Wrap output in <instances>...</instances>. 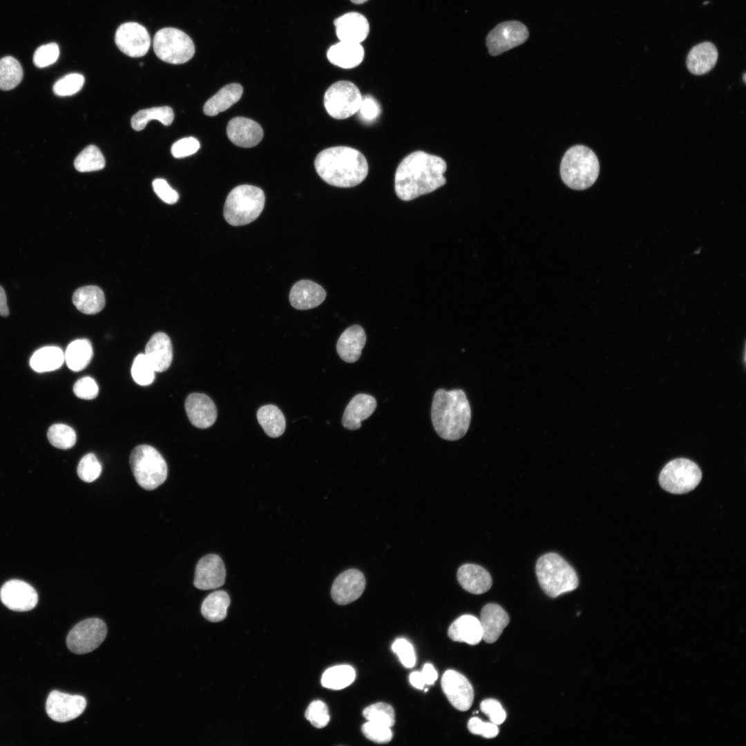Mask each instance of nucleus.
I'll list each match as a JSON object with an SVG mask.
<instances>
[{"label": "nucleus", "mask_w": 746, "mask_h": 746, "mask_svg": "<svg viewBox=\"0 0 746 746\" xmlns=\"http://www.w3.org/2000/svg\"><path fill=\"white\" fill-rule=\"evenodd\" d=\"M200 147L199 141L193 137L182 138L171 146V151L175 158L185 157L195 153Z\"/></svg>", "instance_id": "obj_50"}, {"label": "nucleus", "mask_w": 746, "mask_h": 746, "mask_svg": "<svg viewBox=\"0 0 746 746\" xmlns=\"http://www.w3.org/2000/svg\"><path fill=\"white\" fill-rule=\"evenodd\" d=\"M105 159L95 145L86 146L75 158V168L79 172L99 171L104 168Z\"/></svg>", "instance_id": "obj_40"}, {"label": "nucleus", "mask_w": 746, "mask_h": 746, "mask_svg": "<svg viewBox=\"0 0 746 746\" xmlns=\"http://www.w3.org/2000/svg\"><path fill=\"white\" fill-rule=\"evenodd\" d=\"M365 342L366 335L363 328L358 325H352L343 332L338 338L337 353L343 361L354 363L361 357Z\"/></svg>", "instance_id": "obj_25"}, {"label": "nucleus", "mask_w": 746, "mask_h": 746, "mask_svg": "<svg viewBox=\"0 0 746 746\" xmlns=\"http://www.w3.org/2000/svg\"><path fill=\"white\" fill-rule=\"evenodd\" d=\"M718 50L714 44L702 42L694 46L687 57V66L689 71L696 75L705 74L716 65L718 59Z\"/></svg>", "instance_id": "obj_28"}, {"label": "nucleus", "mask_w": 746, "mask_h": 746, "mask_svg": "<svg viewBox=\"0 0 746 746\" xmlns=\"http://www.w3.org/2000/svg\"><path fill=\"white\" fill-rule=\"evenodd\" d=\"M86 707V698L80 695H71L52 691L46 700V710L53 720L65 723L81 715Z\"/></svg>", "instance_id": "obj_14"}, {"label": "nucleus", "mask_w": 746, "mask_h": 746, "mask_svg": "<svg viewBox=\"0 0 746 746\" xmlns=\"http://www.w3.org/2000/svg\"><path fill=\"white\" fill-rule=\"evenodd\" d=\"M702 472L694 461L685 458L670 461L662 468L659 483L666 491L684 494L693 490L700 483Z\"/></svg>", "instance_id": "obj_9"}, {"label": "nucleus", "mask_w": 746, "mask_h": 746, "mask_svg": "<svg viewBox=\"0 0 746 746\" xmlns=\"http://www.w3.org/2000/svg\"><path fill=\"white\" fill-rule=\"evenodd\" d=\"M257 419L265 432L271 437L281 436L286 426L285 419L280 410L274 405H265L257 411Z\"/></svg>", "instance_id": "obj_35"}, {"label": "nucleus", "mask_w": 746, "mask_h": 746, "mask_svg": "<svg viewBox=\"0 0 746 746\" xmlns=\"http://www.w3.org/2000/svg\"><path fill=\"white\" fill-rule=\"evenodd\" d=\"M65 361L62 350L46 346L37 350L31 356L30 365L37 372L42 373L59 369Z\"/></svg>", "instance_id": "obj_34"}, {"label": "nucleus", "mask_w": 746, "mask_h": 746, "mask_svg": "<svg viewBox=\"0 0 746 746\" xmlns=\"http://www.w3.org/2000/svg\"><path fill=\"white\" fill-rule=\"evenodd\" d=\"M242 93V86L239 84L224 86L206 102L203 107L204 113L208 116H215L226 111L241 98Z\"/></svg>", "instance_id": "obj_31"}, {"label": "nucleus", "mask_w": 746, "mask_h": 746, "mask_svg": "<svg viewBox=\"0 0 746 746\" xmlns=\"http://www.w3.org/2000/svg\"><path fill=\"white\" fill-rule=\"evenodd\" d=\"M354 669L347 664L327 669L323 674L321 684L327 689L339 690L351 685L355 679Z\"/></svg>", "instance_id": "obj_37"}, {"label": "nucleus", "mask_w": 746, "mask_h": 746, "mask_svg": "<svg viewBox=\"0 0 746 746\" xmlns=\"http://www.w3.org/2000/svg\"><path fill=\"white\" fill-rule=\"evenodd\" d=\"M363 716L368 720L392 727L395 723V714L392 707L385 702H377L366 707Z\"/></svg>", "instance_id": "obj_42"}, {"label": "nucleus", "mask_w": 746, "mask_h": 746, "mask_svg": "<svg viewBox=\"0 0 746 746\" xmlns=\"http://www.w3.org/2000/svg\"><path fill=\"white\" fill-rule=\"evenodd\" d=\"M709 3V1H705V2H704L703 4L705 5V4Z\"/></svg>", "instance_id": "obj_61"}, {"label": "nucleus", "mask_w": 746, "mask_h": 746, "mask_svg": "<svg viewBox=\"0 0 746 746\" xmlns=\"http://www.w3.org/2000/svg\"><path fill=\"white\" fill-rule=\"evenodd\" d=\"M535 572L541 588L551 597L575 590L578 586L574 568L555 553L540 557L536 563Z\"/></svg>", "instance_id": "obj_5"}, {"label": "nucleus", "mask_w": 746, "mask_h": 746, "mask_svg": "<svg viewBox=\"0 0 746 746\" xmlns=\"http://www.w3.org/2000/svg\"><path fill=\"white\" fill-rule=\"evenodd\" d=\"M8 314L9 309L7 305L6 295L3 287L0 286V315L7 316Z\"/></svg>", "instance_id": "obj_58"}, {"label": "nucleus", "mask_w": 746, "mask_h": 746, "mask_svg": "<svg viewBox=\"0 0 746 746\" xmlns=\"http://www.w3.org/2000/svg\"><path fill=\"white\" fill-rule=\"evenodd\" d=\"M334 24L337 37L341 41L361 44L368 35L367 19L356 12H347L336 18Z\"/></svg>", "instance_id": "obj_21"}, {"label": "nucleus", "mask_w": 746, "mask_h": 746, "mask_svg": "<svg viewBox=\"0 0 746 746\" xmlns=\"http://www.w3.org/2000/svg\"><path fill=\"white\" fill-rule=\"evenodd\" d=\"M115 41L123 53L132 57L145 55L151 45L147 30L135 22H126L119 26L115 32Z\"/></svg>", "instance_id": "obj_13"}, {"label": "nucleus", "mask_w": 746, "mask_h": 746, "mask_svg": "<svg viewBox=\"0 0 746 746\" xmlns=\"http://www.w3.org/2000/svg\"><path fill=\"white\" fill-rule=\"evenodd\" d=\"M362 98L359 89L354 83L339 81L326 90L323 102L331 117L343 119L358 112Z\"/></svg>", "instance_id": "obj_10"}, {"label": "nucleus", "mask_w": 746, "mask_h": 746, "mask_svg": "<svg viewBox=\"0 0 746 746\" xmlns=\"http://www.w3.org/2000/svg\"><path fill=\"white\" fill-rule=\"evenodd\" d=\"M447 165L441 157L417 151L407 155L399 164L394 178L396 195L410 201L431 193L446 184L443 175Z\"/></svg>", "instance_id": "obj_1"}, {"label": "nucleus", "mask_w": 746, "mask_h": 746, "mask_svg": "<svg viewBox=\"0 0 746 746\" xmlns=\"http://www.w3.org/2000/svg\"><path fill=\"white\" fill-rule=\"evenodd\" d=\"M367 0H351V1L355 4H361L367 1Z\"/></svg>", "instance_id": "obj_59"}, {"label": "nucleus", "mask_w": 746, "mask_h": 746, "mask_svg": "<svg viewBox=\"0 0 746 746\" xmlns=\"http://www.w3.org/2000/svg\"><path fill=\"white\" fill-rule=\"evenodd\" d=\"M376 408V401L372 396L367 394L355 395L346 406L342 424L344 428L356 430L361 428V421L369 418Z\"/></svg>", "instance_id": "obj_24"}, {"label": "nucleus", "mask_w": 746, "mask_h": 746, "mask_svg": "<svg viewBox=\"0 0 746 746\" xmlns=\"http://www.w3.org/2000/svg\"><path fill=\"white\" fill-rule=\"evenodd\" d=\"M365 587V579L362 572L351 568L341 573L334 581L331 589L333 600L338 604L345 605L356 600Z\"/></svg>", "instance_id": "obj_17"}, {"label": "nucleus", "mask_w": 746, "mask_h": 746, "mask_svg": "<svg viewBox=\"0 0 746 746\" xmlns=\"http://www.w3.org/2000/svg\"><path fill=\"white\" fill-rule=\"evenodd\" d=\"M421 673L425 685L434 684L438 678L437 671L430 663H426L423 665Z\"/></svg>", "instance_id": "obj_56"}, {"label": "nucleus", "mask_w": 746, "mask_h": 746, "mask_svg": "<svg viewBox=\"0 0 746 746\" xmlns=\"http://www.w3.org/2000/svg\"><path fill=\"white\" fill-rule=\"evenodd\" d=\"M411 685L418 689H422L425 685L421 672L414 671L409 677Z\"/></svg>", "instance_id": "obj_57"}, {"label": "nucleus", "mask_w": 746, "mask_h": 746, "mask_svg": "<svg viewBox=\"0 0 746 746\" xmlns=\"http://www.w3.org/2000/svg\"><path fill=\"white\" fill-rule=\"evenodd\" d=\"M174 119V113L169 106L153 107L140 110L131 118V126L135 131L144 129L147 123L156 119L164 126H169Z\"/></svg>", "instance_id": "obj_38"}, {"label": "nucleus", "mask_w": 746, "mask_h": 746, "mask_svg": "<svg viewBox=\"0 0 746 746\" xmlns=\"http://www.w3.org/2000/svg\"><path fill=\"white\" fill-rule=\"evenodd\" d=\"M442 690L450 704L457 709L468 710L474 700V690L469 680L459 672L448 669L441 680Z\"/></svg>", "instance_id": "obj_15"}, {"label": "nucleus", "mask_w": 746, "mask_h": 746, "mask_svg": "<svg viewBox=\"0 0 746 746\" xmlns=\"http://www.w3.org/2000/svg\"><path fill=\"white\" fill-rule=\"evenodd\" d=\"M361 731L367 739L376 743H388L392 738L390 727L371 721L364 723Z\"/></svg>", "instance_id": "obj_47"}, {"label": "nucleus", "mask_w": 746, "mask_h": 746, "mask_svg": "<svg viewBox=\"0 0 746 746\" xmlns=\"http://www.w3.org/2000/svg\"><path fill=\"white\" fill-rule=\"evenodd\" d=\"M73 392L77 397L90 400L95 399L97 396L99 388L93 379L85 376L75 382L73 386Z\"/></svg>", "instance_id": "obj_52"}, {"label": "nucleus", "mask_w": 746, "mask_h": 746, "mask_svg": "<svg viewBox=\"0 0 746 746\" xmlns=\"http://www.w3.org/2000/svg\"><path fill=\"white\" fill-rule=\"evenodd\" d=\"M77 472L82 481L92 482L99 477L102 465L93 453H88L79 461Z\"/></svg>", "instance_id": "obj_44"}, {"label": "nucleus", "mask_w": 746, "mask_h": 746, "mask_svg": "<svg viewBox=\"0 0 746 746\" xmlns=\"http://www.w3.org/2000/svg\"><path fill=\"white\" fill-rule=\"evenodd\" d=\"M144 354L155 372L167 370L173 358L172 344L168 335L163 332L153 334L146 345Z\"/></svg>", "instance_id": "obj_26"}, {"label": "nucleus", "mask_w": 746, "mask_h": 746, "mask_svg": "<svg viewBox=\"0 0 746 746\" xmlns=\"http://www.w3.org/2000/svg\"><path fill=\"white\" fill-rule=\"evenodd\" d=\"M526 26L518 21L497 24L486 37V46L492 56L499 55L524 43L528 38Z\"/></svg>", "instance_id": "obj_12"}, {"label": "nucleus", "mask_w": 746, "mask_h": 746, "mask_svg": "<svg viewBox=\"0 0 746 746\" xmlns=\"http://www.w3.org/2000/svg\"><path fill=\"white\" fill-rule=\"evenodd\" d=\"M326 295L325 290L320 285L309 280H301L293 285L289 298L293 307L306 310L320 305Z\"/></svg>", "instance_id": "obj_22"}, {"label": "nucleus", "mask_w": 746, "mask_h": 746, "mask_svg": "<svg viewBox=\"0 0 746 746\" xmlns=\"http://www.w3.org/2000/svg\"><path fill=\"white\" fill-rule=\"evenodd\" d=\"M152 185L156 195L164 202L171 204L178 200V192L173 190L165 180L155 179Z\"/></svg>", "instance_id": "obj_55"}, {"label": "nucleus", "mask_w": 746, "mask_h": 746, "mask_svg": "<svg viewBox=\"0 0 746 746\" xmlns=\"http://www.w3.org/2000/svg\"><path fill=\"white\" fill-rule=\"evenodd\" d=\"M327 57L335 66L345 69L352 68L362 62L364 49L361 44L340 41L328 49Z\"/></svg>", "instance_id": "obj_29"}, {"label": "nucleus", "mask_w": 746, "mask_h": 746, "mask_svg": "<svg viewBox=\"0 0 746 746\" xmlns=\"http://www.w3.org/2000/svg\"><path fill=\"white\" fill-rule=\"evenodd\" d=\"M84 77L79 73L66 75L57 81L53 92L59 96H69L77 93L83 86Z\"/></svg>", "instance_id": "obj_45"}, {"label": "nucleus", "mask_w": 746, "mask_h": 746, "mask_svg": "<svg viewBox=\"0 0 746 746\" xmlns=\"http://www.w3.org/2000/svg\"><path fill=\"white\" fill-rule=\"evenodd\" d=\"M448 635L453 641L475 645L482 640V628L476 617L463 615L451 624Z\"/></svg>", "instance_id": "obj_30"}, {"label": "nucleus", "mask_w": 746, "mask_h": 746, "mask_svg": "<svg viewBox=\"0 0 746 746\" xmlns=\"http://www.w3.org/2000/svg\"><path fill=\"white\" fill-rule=\"evenodd\" d=\"M457 577L463 589L473 594L486 593L492 586V579L489 573L477 564L462 565L457 571Z\"/></svg>", "instance_id": "obj_27"}, {"label": "nucleus", "mask_w": 746, "mask_h": 746, "mask_svg": "<svg viewBox=\"0 0 746 746\" xmlns=\"http://www.w3.org/2000/svg\"><path fill=\"white\" fill-rule=\"evenodd\" d=\"M743 80H744V82H745V73H744V75H743Z\"/></svg>", "instance_id": "obj_60"}, {"label": "nucleus", "mask_w": 746, "mask_h": 746, "mask_svg": "<svg viewBox=\"0 0 746 746\" xmlns=\"http://www.w3.org/2000/svg\"><path fill=\"white\" fill-rule=\"evenodd\" d=\"M0 599L8 609L15 611L32 609L38 602L35 589L28 583L12 580L6 582L0 590Z\"/></svg>", "instance_id": "obj_16"}, {"label": "nucleus", "mask_w": 746, "mask_h": 746, "mask_svg": "<svg viewBox=\"0 0 746 746\" xmlns=\"http://www.w3.org/2000/svg\"><path fill=\"white\" fill-rule=\"evenodd\" d=\"M480 708L483 713L488 716L491 723L499 725L502 724L506 718V714L501 705L495 699H486L480 704Z\"/></svg>", "instance_id": "obj_51"}, {"label": "nucleus", "mask_w": 746, "mask_h": 746, "mask_svg": "<svg viewBox=\"0 0 746 746\" xmlns=\"http://www.w3.org/2000/svg\"><path fill=\"white\" fill-rule=\"evenodd\" d=\"M230 597L224 591H216L210 593L203 601L201 613L209 621L217 622L227 616Z\"/></svg>", "instance_id": "obj_36"}, {"label": "nucleus", "mask_w": 746, "mask_h": 746, "mask_svg": "<svg viewBox=\"0 0 746 746\" xmlns=\"http://www.w3.org/2000/svg\"><path fill=\"white\" fill-rule=\"evenodd\" d=\"M358 112L362 120L370 122L379 116L381 108L372 97L367 95L362 98Z\"/></svg>", "instance_id": "obj_54"}, {"label": "nucleus", "mask_w": 746, "mask_h": 746, "mask_svg": "<svg viewBox=\"0 0 746 746\" xmlns=\"http://www.w3.org/2000/svg\"><path fill=\"white\" fill-rule=\"evenodd\" d=\"M317 173L327 184L342 188L361 183L368 173L365 156L348 146L330 147L321 151L314 161Z\"/></svg>", "instance_id": "obj_2"}, {"label": "nucleus", "mask_w": 746, "mask_h": 746, "mask_svg": "<svg viewBox=\"0 0 746 746\" xmlns=\"http://www.w3.org/2000/svg\"><path fill=\"white\" fill-rule=\"evenodd\" d=\"M93 347L86 338L72 341L64 353V358L68 368L74 372L84 370L93 358Z\"/></svg>", "instance_id": "obj_33"}, {"label": "nucleus", "mask_w": 746, "mask_h": 746, "mask_svg": "<svg viewBox=\"0 0 746 746\" xmlns=\"http://www.w3.org/2000/svg\"><path fill=\"white\" fill-rule=\"evenodd\" d=\"M59 55V46L50 43L39 46L33 55L34 64L38 68H44L54 64Z\"/></svg>", "instance_id": "obj_48"}, {"label": "nucleus", "mask_w": 746, "mask_h": 746, "mask_svg": "<svg viewBox=\"0 0 746 746\" xmlns=\"http://www.w3.org/2000/svg\"><path fill=\"white\" fill-rule=\"evenodd\" d=\"M129 463L137 483L145 490L157 488L166 479V463L162 455L151 446L135 447L131 453Z\"/></svg>", "instance_id": "obj_7"}, {"label": "nucleus", "mask_w": 746, "mask_h": 746, "mask_svg": "<svg viewBox=\"0 0 746 746\" xmlns=\"http://www.w3.org/2000/svg\"><path fill=\"white\" fill-rule=\"evenodd\" d=\"M305 716L316 728L325 727L329 721L328 708L321 700L312 702L305 711Z\"/></svg>", "instance_id": "obj_46"}, {"label": "nucleus", "mask_w": 746, "mask_h": 746, "mask_svg": "<svg viewBox=\"0 0 746 746\" xmlns=\"http://www.w3.org/2000/svg\"><path fill=\"white\" fill-rule=\"evenodd\" d=\"M73 302L77 309L84 314H94L104 307L105 297L103 291L97 286H85L77 289L73 296Z\"/></svg>", "instance_id": "obj_32"}, {"label": "nucleus", "mask_w": 746, "mask_h": 746, "mask_svg": "<svg viewBox=\"0 0 746 746\" xmlns=\"http://www.w3.org/2000/svg\"><path fill=\"white\" fill-rule=\"evenodd\" d=\"M468 729L473 734L480 735L486 738H492L499 734V728L492 723H485L479 718L473 717L468 723Z\"/></svg>", "instance_id": "obj_53"}, {"label": "nucleus", "mask_w": 746, "mask_h": 746, "mask_svg": "<svg viewBox=\"0 0 746 746\" xmlns=\"http://www.w3.org/2000/svg\"><path fill=\"white\" fill-rule=\"evenodd\" d=\"M153 49L158 58L172 64H184L195 53L194 44L190 37L174 28H164L155 33Z\"/></svg>", "instance_id": "obj_8"}, {"label": "nucleus", "mask_w": 746, "mask_h": 746, "mask_svg": "<svg viewBox=\"0 0 746 746\" xmlns=\"http://www.w3.org/2000/svg\"><path fill=\"white\" fill-rule=\"evenodd\" d=\"M479 622L482 628V640L491 644L497 641L508 624L509 617L501 606L490 603L481 609Z\"/></svg>", "instance_id": "obj_23"}, {"label": "nucleus", "mask_w": 746, "mask_h": 746, "mask_svg": "<svg viewBox=\"0 0 746 746\" xmlns=\"http://www.w3.org/2000/svg\"><path fill=\"white\" fill-rule=\"evenodd\" d=\"M47 437L49 442L55 448L60 449H69L76 442L77 435L75 430L70 426L56 423L50 427Z\"/></svg>", "instance_id": "obj_41"}, {"label": "nucleus", "mask_w": 746, "mask_h": 746, "mask_svg": "<svg viewBox=\"0 0 746 746\" xmlns=\"http://www.w3.org/2000/svg\"><path fill=\"white\" fill-rule=\"evenodd\" d=\"M600 164L595 153L584 145L572 146L565 153L560 165L564 183L575 190H584L597 180Z\"/></svg>", "instance_id": "obj_4"}, {"label": "nucleus", "mask_w": 746, "mask_h": 746, "mask_svg": "<svg viewBox=\"0 0 746 746\" xmlns=\"http://www.w3.org/2000/svg\"><path fill=\"white\" fill-rule=\"evenodd\" d=\"M225 577V566L221 557L216 554H209L198 561L193 584L201 590L215 589L224 584Z\"/></svg>", "instance_id": "obj_18"}, {"label": "nucleus", "mask_w": 746, "mask_h": 746, "mask_svg": "<svg viewBox=\"0 0 746 746\" xmlns=\"http://www.w3.org/2000/svg\"><path fill=\"white\" fill-rule=\"evenodd\" d=\"M107 634L106 625L99 618H88L77 624L68 633L66 644L76 654H85L97 648Z\"/></svg>", "instance_id": "obj_11"}, {"label": "nucleus", "mask_w": 746, "mask_h": 746, "mask_svg": "<svg viewBox=\"0 0 746 746\" xmlns=\"http://www.w3.org/2000/svg\"><path fill=\"white\" fill-rule=\"evenodd\" d=\"M23 70L20 63L12 56L0 59V89L9 90L22 80Z\"/></svg>", "instance_id": "obj_39"}, {"label": "nucleus", "mask_w": 746, "mask_h": 746, "mask_svg": "<svg viewBox=\"0 0 746 746\" xmlns=\"http://www.w3.org/2000/svg\"><path fill=\"white\" fill-rule=\"evenodd\" d=\"M155 370L144 354L137 355L133 363L131 374L133 380L140 385H148L155 379Z\"/></svg>", "instance_id": "obj_43"}, {"label": "nucleus", "mask_w": 746, "mask_h": 746, "mask_svg": "<svg viewBox=\"0 0 746 746\" xmlns=\"http://www.w3.org/2000/svg\"><path fill=\"white\" fill-rule=\"evenodd\" d=\"M227 134L233 144L244 148L256 146L263 137L262 127L256 122L243 117H234L229 122Z\"/></svg>", "instance_id": "obj_20"}, {"label": "nucleus", "mask_w": 746, "mask_h": 746, "mask_svg": "<svg viewBox=\"0 0 746 746\" xmlns=\"http://www.w3.org/2000/svg\"><path fill=\"white\" fill-rule=\"evenodd\" d=\"M392 651L397 655L402 664L412 668L416 663V655L412 644L404 638H399L392 645Z\"/></svg>", "instance_id": "obj_49"}, {"label": "nucleus", "mask_w": 746, "mask_h": 746, "mask_svg": "<svg viewBox=\"0 0 746 746\" xmlns=\"http://www.w3.org/2000/svg\"><path fill=\"white\" fill-rule=\"evenodd\" d=\"M265 202V194L260 188L249 184L239 185L227 197L224 218L232 226L247 224L260 216Z\"/></svg>", "instance_id": "obj_6"}, {"label": "nucleus", "mask_w": 746, "mask_h": 746, "mask_svg": "<svg viewBox=\"0 0 746 746\" xmlns=\"http://www.w3.org/2000/svg\"><path fill=\"white\" fill-rule=\"evenodd\" d=\"M431 419L434 429L442 439L456 441L468 430L471 409L461 389L437 390L433 396Z\"/></svg>", "instance_id": "obj_3"}, {"label": "nucleus", "mask_w": 746, "mask_h": 746, "mask_svg": "<svg viewBox=\"0 0 746 746\" xmlns=\"http://www.w3.org/2000/svg\"><path fill=\"white\" fill-rule=\"evenodd\" d=\"M184 407L189 421L198 428H207L216 420V405L212 399L204 394H190L186 399Z\"/></svg>", "instance_id": "obj_19"}]
</instances>
